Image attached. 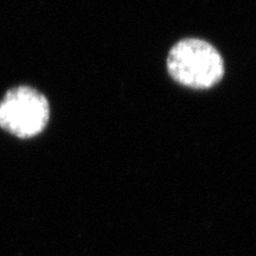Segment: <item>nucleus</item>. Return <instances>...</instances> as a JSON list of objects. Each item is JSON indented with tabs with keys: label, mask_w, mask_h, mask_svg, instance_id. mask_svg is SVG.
Wrapping results in <instances>:
<instances>
[{
	"label": "nucleus",
	"mask_w": 256,
	"mask_h": 256,
	"mask_svg": "<svg viewBox=\"0 0 256 256\" xmlns=\"http://www.w3.org/2000/svg\"><path fill=\"white\" fill-rule=\"evenodd\" d=\"M168 69L178 83L194 89L212 87L224 75V63L218 51L197 38H186L172 48Z\"/></svg>",
	"instance_id": "nucleus-1"
},
{
	"label": "nucleus",
	"mask_w": 256,
	"mask_h": 256,
	"mask_svg": "<svg viewBox=\"0 0 256 256\" xmlns=\"http://www.w3.org/2000/svg\"><path fill=\"white\" fill-rule=\"evenodd\" d=\"M49 116V102L34 88L11 89L0 102V127L22 139L38 136L46 127Z\"/></svg>",
	"instance_id": "nucleus-2"
}]
</instances>
